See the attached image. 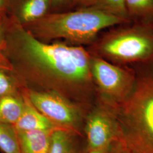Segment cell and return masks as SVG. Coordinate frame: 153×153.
<instances>
[{"instance_id":"obj_8","label":"cell","mask_w":153,"mask_h":153,"mask_svg":"<svg viewBox=\"0 0 153 153\" xmlns=\"http://www.w3.org/2000/svg\"><path fill=\"white\" fill-rule=\"evenodd\" d=\"M51 0H7L6 14L25 26L49 13Z\"/></svg>"},{"instance_id":"obj_20","label":"cell","mask_w":153,"mask_h":153,"mask_svg":"<svg viewBox=\"0 0 153 153\" xmlns=\"http://www.w3.org/2000/svg\"><path fill=\"white\" fill-rule=\"evenodd\" d=\"M113 143L109 144V145H105L102 148L89 150L86 153H108L111 150V148L112 147V145Z\"/></svg>"},{"instance_id":"obj_1","label":"cell","mask_w":153,"mask_h":153,"mask_svg":"<svg viewBox=\"0 0 153 153\" xmlns=\"http://www.w3.org/2000/svg\"><path fill=\"white\" fill-rule=\"evenodd\" d=\"M0 55L6 70L26 90L56 93L91 107L96 91L91 54L82 46L40 40L6 14Z\"/></svg>"},{"instance_id":"obj_23","label":"cell","mask_w":153,"mask_h":153,"mask_svg":"<svg viewBox=\"0 0 153 153\" xmlns=\"http://www.w3.org/2000/svg\"><path fill=\"white\" fill-rule=\"evenodd\" d=\"M3 64H2V59L1 57L0 56V68L1 69H3Z\"/></svg>"},{"instance_id":"obj_16","label":"cell","mask_w":153,"mask_h":153,"mask_svg":"<svg viewBox=\"0 0 153 153\" xmlns=\"http://www.w3.org/2000/svg\"><path fill=\"white\" fill-rule=\"evenodd\" d=\"M19 85L9 71L0 68V98L18 93Z\"/></svg>"},{"instance_id":"obj_18","label":"cell","mask_w":153,"mask_h":153,"mask_svg":"<svg viewBox=\"0 0 153 153\" xmlns=\"http://www.w3.org/2000/svg\"><path fill=\"white\" fill-rule=\"evenodd\" d=\"M76 0H51L50 10H57L71 4H74Z\"/></svg>"},{"instance_id":"obj_14","label":"cell","mask_w":153,"mask_h":153,"mask_svg":"<svg viewBox=\"0 0 153 153\" xmlns=\"http://www.w3.org/2000/svg\"><path fill=\"white\" fill-rule=\"evenodd\" d=\"M0 150L4 153H21L17 132L13 125L0 122Z\"/></svg>"},{"instance_id":"obj_12","label":"cell","mask_w":153,"mask_h":153,"mask_svg":"<svg viewBox=\"0 0 153 153\" xmlns=\"http://www.w3.org/2000/svg\"><path fill=\"white\" fill-rule=\"evenodd\" d=\"M25 105L23 94L16 93L0 98V122L14 125Z\"/></svg>"},{"instance_id":"obj_11","label":"cell","mask_w":153,"mask_h":153,"mask_svg":"<svg viewBox=\"0 0 153 153\" xmlns=\"http://www.w3.org/2000/svg\"><path fill=\"white\" fill-rule=\"evenodd\" d=\"M53 131H16L21 153H48Z\"/></svg>"},{"instance_id":"obj_4","label":"cell","mask_w":153,"mask_h":153,"mask_svg":"<svg viewBox=\"0 0 153 153\" xmlns=\"http://www.w3.org/2000/svg\"><path fill=\"white\" fill-rule=\"evenodd\" d=\"M93 56L117 65L153 61V25L131 22L116 26L91 44Z\"/></svg>"},{"instance_id":"obj_10","label":"cell","mask_w":153,"mask_h":153,"mask_svg":"<svg viewBox=\"0 0 153 153\" xmlns=\"http://www.w3.org/2000/svg\"><path fill=\"white\" fill-rule=\"evenodd\" d=\"M23 95L25 105L22 115L14 125L16 131H53L60 128L35 108L25 94Z\"/></svg>"},{"instance_id":"obj_3","label":"cell","mask_w":153,"mask_h":153,"mask_svg":"<svg viewBox=\"0 0 153 153\" xmlns=\"http://www.w3.org/2000/svg\"><path fill=\"white\" fill-rule=\"evenodd\" d=\"M129 23L95 8L86 7L68 12L49 13L23 27L44 42L64 40L72 45L82 46L93 44L105 29Z\"/></svg>"},{"instance_id":"obj_2","label":"cell","mask_w":153,"mask_h":153,"mask_svg":"<svg viewBox=\"0 0 153 153\" xmlns=\"http://www.w3.org/2000/svg\"><path fill=\"white\" fill-rule=\"evenodd\" d=\"M132 67L134 88L116 109L119 141L134 153H153V61Z\"/></svg>"},{"instance_id":"obj_9","label":"cell","mask_w":153,"mask_h":153,"mask_svg":"<svg viewBox=\"0 0 153 153\" xmlns=\"http://www.w3.org/2000/svg\"><path fill=\"white\" fill-rule=\"evenodd\" d=\"M82 134L71 130L57 128L52 131L48 153H86V142Z\"/></svg>"},{"instance_id":"obj_5","label":"cell","mask_w":153,"mask_h":153,"mask_svg":"<svg viewBox=\"0 0 153 153\" xmlns=\"http://www.w3.org/2000/svg\"><path fill=\"white\" fill-rule=\"evenodd\" d=\"M90 69L98 99L116 110L133 92L136 80L134 69L91 55Z\"/></svg>"},{"instance_id":"obj_13","label":"cell","mask_w":153,"mask_h":153,"mask_svg":"<svg viewBox=\"0 0 153 153\" xmlns=\"http://www.w3.org/2000/svg\"><path fill=\"white\" fill-rule=\"evenodd\" d=\"M131 22L153 25V0H126Z\"/></svg>"},{"instance_id":"obj_17","label":"cell","mask_w":153,"mask_h":153,"mask_svg":"<svg viewBox=\"0 0 153 153\" xmlns=\"http://www.w3.org/2000/svg\"><path fill=\"white\" fill-rule=\"evenodd\" d=\"M108 153H134L119 140L116 141L112 145Z\"/></svg>"},{"instance_id":"obj_19","label":"cell","mask_w":153,"mask_h":153,"mask_svg":"<svg viewBox=\"0 0 153 153\" xmlns=\"http://www.w3.org/2000/svg\"><path fill=\"white\" fill-rule=\"evenodd\" d=\"M6 14L0 16V49L3 43L5 30V17Z\"/></svg>"},{"instance_id":"obj_6","label":"cell","mask_w":153,"mask_h":153,"mask_svg":"<svg viewBox=\"0 0 153 153\" xmlns=\"http://www.w3.org/2000/svg\"><path fill=\"white\" fill-rule=\"evenodd\" d=\"M25 95L39 111L60 128L82 134L89 108L58 94L25 89Z\"/></svg>"},{"instance_id":"obj_15","label":"cell","mask_w":153,"mask_h":153,"mask_svg":"<svg viewBox=\"0 0 153 153\" xmlns=\"http://www.w3.org/2000/svg\"><path fill=\"white\" fill-rule=\"evenodd\" d=\"M90 7L131 22L126 10V0H94Z\"/></svg>"},{"instance_id":"obj_21","label":"cell","mask_w":153,"mask_h":153,"mask_svg":"<svg viewBox=\"0 0 153 153\" xmlns=\"http://www.w3.org/2000/svg\"><path fill=\"white\" fill-rule=\"evenodd\" d=\"M94 0H76L74 5L79 6L81 7H90L93 4Z\"/></svg>"},{"instance_id":"obj_22","label":"cell","mask_w":153,"mask_h":153,"mask_svg":"<svg viewBox=\"0 0 153 153\" xmlns=\"http://www.w3.org/2000/svg\"><path fill=\"white\" fill-rule=\"evenodd\" d=\"M7 0H0V16L6 14Z\"/></svg>"},{"instance_id":"obj_7","label":"cell","mask_w":153,"mask_h":153,"mask_svg":"<svg viewBox=\"0 0 153 153\" xmlns=\"http://www.w3.org/2000/svg\"><path fill=\"white\" fill-rule=\"evenodd\" d=\"M83 128L88 152L103 147L120 138L116 109L99 99L88 111Z\"/></svg>"}]
</instances>
